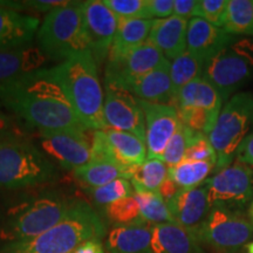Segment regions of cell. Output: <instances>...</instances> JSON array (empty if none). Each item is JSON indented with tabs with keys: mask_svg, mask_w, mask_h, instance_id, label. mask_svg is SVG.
Segmentation results:
<instances>
[{
	"mask_svg": "<svg viewBox=\"0 0 253 253\" xmlns=\"http://www.w3.org/2000/svg\"><path fill=\"white\" fill-rule=\"evenodd\" d=\"M0 106L43 130H89L82 125L53 68H41L0 88Z\"/></svg>",
	"mask_w": 253,
	"mask_h": 253,
	"instance_id": "6da1fadb",
	"label": "cell"
},
{
	"mask_svg": "<svg viewBox=\"0 0 253 253\" xmlns=\"http://www.w3.org/2000/svg\"><path fill=\"white\" fill-rule=\"evenodd\" d=\"M106 225L99 214L84 202H77L67 216L42 235L26 242L6 244L1 253H74L89 240H101Z\"/></svg>",
	"mask_w": 253,
	"mask_h": 253,
	"instance_id": "7a4b0ae2",
	"label": "cell"
},
{
	"mask_svg": "<svg viewBox=\"0 0 253 253\" xmlns=\"http://www.w3.org/2000/svg\"><path fill=\"white\" fill-rule=\"evenodd\" d=\"M54 71L82 125L89 130H106L104 93L91 53L65 60L55 66Z\"/></svg>",
	"mask_w": 253,
	"mask_h": 253,
	"instance_id": "3957f363",
	"label": "cell"
},
{
	"mask_svg": "<svg viewBox=\"0 0 253 253\" xmlns=\"http://www.w3.org/2000/svg\"><path fill=\"white\" fill-rule=\"evenodd\" d=\"M38 47L47 59L67 60L90 52L84 23V1L48 12L37 33Z\"/></svg>",
	"mask_w": 253,
	"mask_h": 253,
	"instance_id": "277c9868",
	"label": "cell"
},
{
	"mask_svg": "<svg viewBox=\"0 0 253 253\" xmlns=\"http://www.w3.org/2000/svg\"><path fill=\"white\" fill-rule=\"evenodd\" d=\"M56 175L49 158L26 141L0 138V186L23 189L45 184Z\"/></svg>",
	"mask_w": 253,
	"mask_h": 253,
	"instance_id": "5b68a950",
	"label": "cell"
},
{
	"mask_svg": "<svg viewBox=\"0 0 253 253\" xmlns=\"http://www.w3.org/2000/svg\"><path fill=\"white\" fill-rule=\"evenodd\" d=\"M253 126V94L242 91L233 95L223 107L209 141L216 153V170L233 163L240 144Z\"/></svg>",
	"mask_w": 253,
	"mask_h": 253,
	"instance_id": "8992f818",
	"label": "cell"
},
{
	"mask_svg": "<svg viewBox=\"0 0 253 253\" xmlns=\"http://www.w3.org/2000/svg\"><path fill=\"white\" fill-rule=\"evenodd\" d=\"M73 204L56 195H43L32 199L9 219L4 237L11 243L36 238L60 223L71 211Z\"/></svg>",
	"mask_w": 253,
	"mask_h": 253,
	"instance_id": "52a82bcc",
	"label": "cell"
},
{
	"mask_svg": "<svg viewBox=\"0 0 253 253\" xmlns=\"http://www.w3.org/2000/svg\"><path fill=\"white\" fill-rule=\"evenodd\" d=\"M201 244L220 253H238L253 237V223L238 211L211 208L197 233Z\"/></svg>",
	"mask_w": 253,
	"mask_h": 253,
	"instance_id": "ba28073f",
	"label": "cell"
},
{
	"mask_svg": "<svg viewBox=\"0 0 253 253\" xmlns=\"http://www.w3.org/2000/svg\"><path fill=\"white\" fill-rule=\"evenodd\" d=\"M245 42H231L204 63L202 77L217 88L224 101L253 75L252 47Z\"/></svg>",
	"mask_w": 253,
	"mask_h": 253,
	"instance_id": "9c48e42d",
	"label": "cell"
},
{
	"mask_svg": "<svg viewBox=\"0 0 253 253\" xmlns=\"http://www.w3.org/2000/svg\"><path fill=\"white\" fill-rule=\"evenodd\" d=\"M211 208H225L236 211L253 197V169L235 161L205 181Z\"/></svg>",
	"mask_w": 253,
	"mask_h": 253,
	"instance_id": "30bf717a",
	"label": "cell"
},
{
	"mask_svg": "<svg viewBox=\"0 0 253 253\" xmlns=\"http://www.w3.org/2000/svg\"><path fill=\"white\" fill-rule=\"evenodd\" d=\"M168 59L153 43L120 50H110L104 82L126 88L132 82L166 63Z\"/></svg>",
	"mask_w": 253,
	"mask_h": 253,
	"instance_id": "8fae6325",
	"label": "cell"
},
{
	"mask_svg": "<svg viewBox=\"0 0 253 253\" xmlns=\"http://www.w3.org/2000/svg\"><path fill=\"white\" fill-rule=\"evenodd\" d=\"M88 130L67 129V130L39 131V145L47 156L55 163L68 170H77L93 161L91 140Z\"/></svg>",
	"mask_w": 253,
	"mask_h": 253,
	"instance_id": "7c38bea8",
	"label": "cell"
},
{
	"mask_svg": "<svg viewBox=\"0 0 253 253\" xmlns=\"http://www.w3.org/2000/svg\"><path fill=\"white\" fill-rule=\"evenodd\" d=\"M103 118L107 129L130 132L145 142V119L140 100L126 88L104 82Z\"/></svg>",
	"mask_w": 253,
	"mask_h": 253,
	"instance_id": "4fadbf2b",
	"label": "cell"
},
{
	"mask_svg": "<svg viewBox=\"0 0 253 253\" xmlns=\"http://www.w3.org/2000/svg\"><path fill=\"white\" fill-rule=\"evenodd\" d=\"M93 161H108L119 166L131 168L143 164L147 157V144L130 132L95 130L91 137Z\"/></svg>",
	"mask_w": 253,
	"mask_h": 253,
	"instance_id": "5bb4252c",
	"label": "cell"
},
{
	"mask_svg": "<svg viewBox=\"0 0 253 253\" xmlns=\"http://www.w3.org/2000/svg\"><path fill=\"white\" fill-rule=\"evenodd\" d=\"M84 31L96 63L108 58L119 26V18L100 0L84 1Z\"/></svg>",
	"mask_w": 253,
	"mask_h": 253,
	"instance_id": "9a60e30c",
	"label": "cell"
},
{
	"mask_svg": "<svg viewBox=\"0 0 253 253\" xmlns=\"http://www.w3.org/2000/svg\"><path fill=\"white\" fill-rule=\"evenodd\" d=\"M145 119L148 160H161L168 143L181 126L176 107L140 100Z\"/></svg>",
	"mask_w": 253,
	"mask_h": 253,
	"instance_id": "2e32d148",
	"label": "cell"
},
{
	"mask_svg": "<svg viewBox=\"0 0 253 253\" xmlns=\"http://www.w3.org/2000/svg\"><path fill=\"white\" fill-rule=\"evenodd\" d=\"M167 204L173 221L194 233H197L211 210L205 185L195 189H182Z\"/></svg>",
	"mask_w": 253,
	"mask_h": 253,
	"instance_id": "e0dca14e",
	"label": "cell"
},
{
	"mask_svg": "<svg viewBox=\"0 0 253 253\" xmlns=\"http://www.w3.org/2000/svg\"><path fill=\"white\" fill-rule=\"evenodd\" d=\"M233 39L235 38L232 34L227 33L223 28H218L204 19L195 17L190 19L188 23L186 50L207 61L229 46Z\"/></svg>",
	"mask_w": 253,
	"mask_h": 253,
	"instance_id": "ac0fdd59",
	"label": "cell"
},
{
	"mask_svg": "<svg viewBox=\"0 0 253 253\" xmlns=\"http://www.w3.org/2000/svg\"><path fill=\"white\" fill-rule=\"evenodd\" d=\"M39 25L40 20L37 17L0 7V50L31 45L39 31Z\"/></svg>",
	"mask_w": 253,
	"mask_h": 253,
	"instance_id": "d6986e66",
	"label": "cell"
},
{
	"mask_svg": "<svg viewBox=\"0 0 253 253\" xmlns=\"http://www.w3.org/2000/svg\"><path fill=\"white\" fill-rule=\"evenodd\" d=\"M47 61L38 46L0 50V88L7 86L28 73L41 69Z\"/></svg>",
	"mask_w": 253,
	"mask_h": 253,
	"instance_id": "ffe728a7",
	"label": "cell"
},
{
	"mask_svg": "<svg viewBox=\"0 0 253 253\" xmlns=\"http://www.w3.org/2000/svg\"><path fill=\"white\" fill-rule=\"evenodd\" d=\"M170 63L168 60L162 66L129 84L126 89L138 100L176 107V96L170 77Z\"/></svg>",
	"mask_w": 253,
	"mask_h": 253,
	"instance_id": "44dd1931",
	"label": "cell"
},
{
	"mask_svg": "<svg viewBox=\"0 0 253 253\" xmlns=\"http://www.w3.org/2000/svg\"><path fill=\"white\" fill-rule=\"evenodd\" d=\"M188 23L186 19L176 15L167 19H156L148 42L157 47L168 60L178 58L186 52Z\"/></svg>",
	"mask_w": 253,
	"mask_h": 253,
	"instance_id": "7402d4cb",
	"label": "cell"
},
{
	"mask_svg": "<svg viewBox=\"0 0 253 253\" xmlns=\"http://www.w3.org/2000/svg\"><path fill=\"white\" fill-rule=\"evenodd\" d=\"M151 253H205L196 233L176 223L153 225Z\"/></svg>",
	"mask_w": 253,
	"mask_h": 253,
	"instance_id": "603a6c76",
	"label": "cell"
},
{
	"mask_svg": "<svg viewBox=\"0 0 253 253\" xmlns=\"http://www.w3.org/2000/svg\"><path fill=\"white\" fill-rule=\"evenodd\" d=\"M153 226H115L106 240L108 253H151Z\"/></svg>",
	"mask_w": 253,
	"mask_h": 253,
	"instance_id": "cb8c5ba5",
	"label": "cell"
},
{
	"mask_svg": "<svg viewBox=\"0 0 253 253\" xmlns=\"http://www.w3.org/2000/svg\"><path fill=\"white\" fill-rule=\"evenodd\" d=\"M223 97L217 88L207 79L201 77L195 79L179 90L176 97V108L195 107L219 115L223 108Z\"/></svg>",
	"mask_w": 253,
	"mask_h": 253,
	"instance_id": "d4e9b609",
	"label": "cell"
},
{
	"mask_svg": "<svg viewBox=\"0 0 253 253\" xmlns=\"http://www.w3.org/2000/svg\"><path fill=\"white\" fill-rule=\"evenodd\" d=\"M136 167L126 168L108 161H91L87 166L74 170V176L87 189L99 188L120 178L130 179Z\"/></svg>",
	"mask_w": 253,
	"mask_h": 253,
	"instance_id": "484cf974",
	"label": "cell"
},
{
	"mask_svg": "<svg viewBox=\"0 0 253 253\" xmlns=\"http://www.w3.org/2000/svg\"><path fill=\"white\" fill-rule=\"evenodd\" d=\"M155 20L151 19H119L118 32L110 50H125L148 42Z\"/></svg>",
	"mask_w": 253,
	"mask_h": 253,
	"instance_id": "4316f807",
	"label": "cell"
},
{
	"mask_svg": "<svg viewBox=\"0 0 253 253\" xmlns=\"http://www.w3.org/2000/svg\"><path fill=\"white\" fill-rule=\"evenodd\" d=\"M169 177V168L161 160H147L135 168L130 178L134 191L158 192Z\"/></svg>",
	"mask_w": 253,
	"mask_h": 253,
	"instance_id": "83f0119b",
	"label": "cell"
},
{
	"mask_svg": "<svg viewBox=\"0 0 253 253\" xmlns=\"http://www.w3.org/2000/svg\"><path fill=\"white\" fill-rule=\"evenodd\" d=\"M204 63V59L188 50L172 60V62L170 63V77H171L172 89L176 97L183 87L203 75Z\"/></svg>",
	"mask_w": 253,
	"mask_h": 253,
	"instance_id": "f1b7e54d",
	"label": "cell"
},
{
	"mask_svg": "<svg viewBox=\"0 0 253 253\" xmlns=\"http://www.w3.org/2000/svg\"><path fill=\"white\" fill-rule=\"evenodd\" d=\"M213 168L216 169L213 162L183 161L176 167L169 168V177L179 189H195L205 183Z\"/></svg>",
	"mask_w": 253,
	"mask_h": 253,
	"instance_id": "f546056e",
	"label": "cell"
},
{
	"mask_svg": "<svg viewBox=\"0 0 253 253\" xmlns=\"http://www.w3.org/2000/svg\"><path fill=\"white\" fill-rule=\"evenodd\" d=\"M134 197L140 207L141 217L147 224L175 223L167 202L158 192L134 191Z\"/></svg>",
	"mask_w": 253,
	"mask_h": 253,
	"instance_id": "4dcf8cb0",
	"label": "cell"
},
{
	"mask_svg": "<svg viewBox=\"0 0 253 253\" xmlns=\"http://www.w3.org/2000/svg\"><path fill=\"white\" fill-rule=\"evenodd\" d=\"M223 30L232 36H253V0H229Z\"/></svg>",
	"mask_w": 253,
	"mask_h": 253,
	"instance_id": "1f68e13d",
	"label": "cell"
},
{
	"mask_svg": "<svg viewBox=\"0 0 253 253\" xmlns=\"http://www.w3.org/2000/svg\"><path fill=\"white\" fill-rule=\"evenodd\" d=\"M104 213L113 224H116L118 226L145 225L147 224L142 219L140 207H138L134 195L104 207Z\"/></svg>",
	"mask_w": 253,
	"mask_h": 253,
	"instance_id": "d6a6232c",
	"label": "cell"
},
{
	"mask_svg": "<svg viewBox=\"0 0 253 253\" xmlns=\"http://www.w3.org/2000/svg\"><path fill=\"white\" fill-rule=\"evenodd\" d=\"M202 135L204 134L191 130V129H189L188 126L181 123L178 130L176 131V134L172 136V138L168 143L166 150H164L162 157H161V161H163L168 168L176 167L177 164L184 161L185 154L190 145L194 143L197 138L201 137Z\"/></svg>",
	"mask_w": 253,
	"mask_h": 253,
	"instance_id": "836d02e7",
	"label": "cell"
},
{
	"mask_svg": "<svg viewBox=\"0 0 253 253\" xmlns=\"http://www.w3.org/2000/svg\"><path fill=\"white\" fill-rule=\"evenodd\" d=\"M88 194L97 205H107L129 197L134 194V188L129 179L120 178L99 188H88Z\"/></svg>",
	"mask_w": 253,
	"mask_h": 253,
	"instance_id": "e575fe53",
	"label": "cell"
},
{
	"mask_svg": "<svg viewBox=\"0 0 253 253\" xmlns=\"http://www.w3.org/2000/svg\"><path fill=\"white\" fill-rule=\"evenodd\" d=\"M178 112L179 120L182 125L189 129L201 134L209 135L213 129L219 115L208 112V110L195 108V107H185V108H176Z\"/></svg>",
	"mask_w": 253,
	"mask_h": 253,
	"instance_id": "d590c367",
	"label": "cell"
},
{
	"mask_svg": "<svg viewBox=\"0 0 253 253\" xmlns=\"http://www.w3.org/2000/svg\"><path fill=\"white\" fill-rule=\"evenodd\" d=\"M103 2L119 19H151L149 0H104Z\"/></svg>",
	"mask_w": 253,
	"mask_h": 253,
	"instance_id": "8d00e7d4",
	"label": "cell"
},
{
	"mask_svg": "<svg viewBox=\"0 0 253 253\" xmlns=\"http://www.w3.org/2000/svg\"><path fill=\"white\" fill-rule=\"evenodd\" d=\"M229 0H198L196 17L204 19L218 28H223L226 21Z\"/></svg>",
	"mask_w": 253,
	"mask_h": 253,
	"instance_id": "74e56055",
	"label": "cell"
},
{
	"mask_svg": "<svg viewBox=\"0 0 253 253\" xmlns=\"http://www.w3.org/2000/svg\"><path fill=\"white\" fill-rule=\"evenodd\" d=\"M184 161H195V162H217L216 153L209 141L208 135H202L194 143L190 145L186 151Z\"/></svg>",
	"mask_w": 253,
	"mask_h": 253,
	"instance_id": "f35d334b",
	"label": "cell"
},
{
	"mask_svg": "<svg viewBox=\"0 0 253 253\" xmlns=\"http://www.w3.org/2000/svg\"><path fill=\"white\" fill-rule=\"evenodd\" d=\"M69 1H61V0H30V1H4L0 4H4L6 8L17 9H33L38 12H48L53 9L62 7L67 5Z\"/></svg>",
	"mask_w": 253,
	"mask_h": 253,
	"instance_id": "ab89813d",
	"label": "cell"
},
{
	"mask_svg": "<svg viewBox=\"0 0 253 253\" xmlns=\"http://www.w3.org/2000/svg\"><path fill=\"white\" fill-rule=\"evenodd\" d=\"M150 18L167 19L173 15V0H149Z\"/></svg>",
	"mask_w": 253,
	"mask_h": 253,
	"instance_id": "60d3db41",
	"label": "cell"
},
{
	"mask_svg": "<svg viewBox=\"0 0 253 253\" xmlns=\"http://www.w3.org/2000/svg\"><path fill=\"white\" fill-rule=\"evenodd\" d=\"M198 0H173V15L188 19L196 17Z\"/></svg>",
	"mask_w": 253,
	"mask_h": 253,
	"instance_id": "b9f144b4",
	"label": "cell"
},
{
	"mask_svg": "<svg viewBox=\"0 0 253 253\" xmlns=\"http://www.w3.org/2000/svg\"><path fill=\"white\" fill-rule=\"evenodd\" d=\"M236 160L253 168V132L240 144L239 149L237 151Z\"/></svg>",
	"mask_w": 253,
	"mask_h": 253,
	"instance_id": "7bdbcfd3",
	"label": "cell"
},
{
	"mask_svg": "<svg viewBox=\"0 0 253 253\" xmlns=\"http://www.w3.org/2000/svg\"><path fill=\"white\" fill-rule=\"evenodd\" d=\"M181 190L182 189H179L178 186L176 185V183L173 182L170 177H168L166 181H164L163 184L161 185L160 190H158V194L162 196V198L168 203V202L171 201V199L175 197L179 191H181Z\"/></svg>",
	"mask_w": 253,
	"mask_h": 253,
	"instance_id": "ee69618b",
	"label": "cell"
},
{
	"mask_svg": "<svg viewBox=\"0 0 253 253\" xmlns=\"http://www.w3.org/2000/svg\"><path fill=\"white\" fill-rule=\"evenodd\" d=\"M74 253H104V250L100 240H89L79 246Z\"/></svg>",
	"mask_w": 253,
	"mask_h": 253,
	"instance_id": "f6af8a7d",
	"label": "cell"
},
{
	"mask_svg": "<svg viewBox=\"0 0 253 253\" xmlns=\"http://www.w3.org/2000/svg\"><path fill=\"white\" fill-rule=\"evenodd\" d=\"M8 129V121L4 114L0 113V134L5 132Z\"/></svg>",
	"mask_w": 253,
	"mask_h": 253,
	"instance_id": "bcb514c9",
	"label": "cell"
},
{
	"mask_svg": "<svg viewBox=\"0 0 253 253\" xmlns=\"http://www.w3.org/2000/svg\"><path fill=\"white\" fill-rule=\"evenodd\" d=\"M248 253H253V242L249 243L248 245Z\"/></svg>",
	"mask_w": 253,
	"mask_h": 253,
	"instance_id": "7dc6e473",
	"label": "cell"
},
{
	"mask_svg": "<svg viewBox=\"0 0 253 253\" xmlns=\"http://www.w3.org/2000/svg\"><path fill=\"white\" fill-rule=\"evenodd\" d=\"M250 216H251L252 223H253V203L251 204V208H250Z\"/></svg>",
	"mask_w": 253,
	"mask_h": 253,
	"instance_id": "c3c4849f",
	"label": "cell"
}]
</instances>
